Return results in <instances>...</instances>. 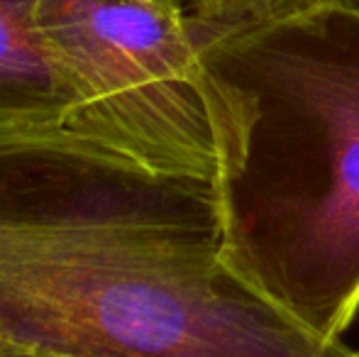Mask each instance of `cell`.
I'll return each instance as SVG.
<instances>
[{"label":"cell","mask_w":359,"mask_h":357,"mask_svg":"<svg viewBox=\"0 0 359 357\" xmlns=\"http://www.w3.org/2000/svg\"><path fill=\"white\" fill-rule=\"evenodd\" d=\"M0 357H25V355H20V353H15V350H8V348L0 345Z\"/></svg>","instance_id":"obj_7"},{"label":"cell","mask_w":359,"mask_h":357,"mask_svg":"<svg viewBox=\"0 0 359 357\" xmlns=\"http://www.w3.org/2000/svg\"><path fill=\"white\" fill-rule=\"evenodd\" d=\"M225 264L323 338L359 311V13L332 0L201 47Z\"/></svg>","instance_id":"obj_2"},{"label":"cell","mask_w":359,"mask_h":357,"mask_svg":"<svg viewBox=\"0 0 359 357\" xmlns=\"http://www.w3.org/2000/svg\"><path fill=\"white\" fill-rule=\"evenodd\" d=\"M181 3H184V0H181ZM184 8H186V5H184Z\"/></svg>","instance_id":"obj_8"},{"label":"cell","mask_w":359,"mask_h":357,"mask_svg":"<svg viewBox=\"0 0 359 357\" xmlns=\"http://www.w3.org/2000/svg\"><path fill=\"white\" fill-rule=\"evenodd\" d=\"M44 0H0V123L79 130L83 98L42 32Z\"/></svg>","instance_id":"obj_4"},{"label":"cell","mask_w":359,"mask_h":357,"mask_svg":"<svg viewBox=\"0 0 359 357\" xmlns=\"http://www.w3.org/2000/svg\"><path fill=\"white\" fill-rule=\"evenodd\" d=\"M323 0H184L198 44L288 18Z\"/></svg>","instance_id":"obj_5"},{"label":"cell","mask_w":359,"mask_h":357,"mask_svg":"<svg viewBox=\"0 0 359 357\" xmlns=\"http://www.w3.org/2000/svg\"><path fill=\"white\" fill-rule=\"evenodd\" d=\"M0 345L25 357H359L232 271L213 181L0 123Z\"/></svg>","instance_id":"obj_1"},{"label":"cell","mask_w":359,"mask_h":357,"mask_svg":"<svg viewBox=\"0 0 359 357\" xmlns=\"http://www.w3.org/2000/svg\"><path fill=\"white\" fill-rule=\"evenodd\" d=\"M332 3H340V5H345V8H350V10H355V13H359V0H332Z\"/></svg>","instance_id":"obj_6"},{"label":"cell","mask_w":359,"mask_h":357,"mask_svg":"<svg viewBox=\"0 0 359 357\" xmlns=\"http://www.w3.org/2000/svg\"><path fill=\"white\" fill-rule=\"evenodd\" d=\"M39 25L81 90V133L149 172L215 184L201 44L181 0H44Z\"/></svg>","instance_id":"obj_3"}]
</instances>
